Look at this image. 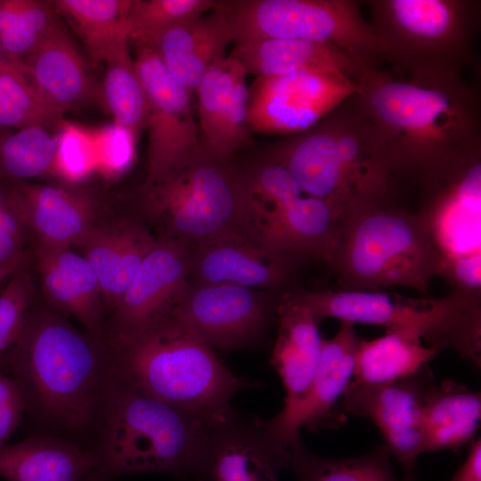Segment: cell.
<instances>
[{
    "label": "cell",
    "instance_id": "6da1fadb",
    "mask_svg": "<svg viewBox=\"0 0 481 481\" xmlns=\"http://www.w3.org/2000/svg\"><path fill=\"white\" fill-rule=\"evenodd\" d=\"M355 98L372 123L396 175L425 188L481 150L477 90L458 72L397 77L365 67Z\"/></svg>",
    "mask_w": 481,
    "mask_h": 481
},
{
    "label": "cell",
    "instance_id": "7a4b0ae2",
    "mask_svg": "<svg viewBox=\"0 0 481 481\" xmlns=\"http://www.w3.org/2000/svg\"><path fill=\"white\" fill-rule=\"evenodd\" d=\"M102 345L112 377L198 418L209 428L234 414L230 401L237 392L257 385L225 366L172 309Z\"/></svg>",
    "mask_w": 481,
    "mask_h": 481
},
{
    "label": "cell",
    "instance_id": "3957f363",
    "mask_svg": "<svg viewBox=\"0 0 481 481\" xmlns=\"http://www.w3.org/2000/svg\"><path fill=\"white\" fill-rule=\"evenodd\" d=\"M39 419L61 431H95L109 378L102 343L53 313L30 311L5 372Z\"/></svg>",
    "mask_w": 481,
    "mask_h": 481
},
{
    "label": "cell",
    "instance_id": "277c9868",
    "mask_svg": "<svg viewBox=\"0 0 481 481\" xmlns=\"http://www.w3.org/2000/svg\"><path fill=\"white\" fill-rule=\"evenodd\" d=\"M209 428L198 418L112 377L91 445L102 481L161 473L201 481Z\"/></svg>",
    "mask_w": 481,
    "mask_h": 481
},
{
    "label": "cell",
    "instance_id": "5b68a950",
    "mask_svg": "<svg viewBox=\"0 0 481 481\" xmlns=\"http://www.w3.org/2000/svg\"><path fill=\"white\" fill-rule=\"evenodd\" d=\"M140 208L160 236L194 246L220 241L266 243L263 207L255 199L245 169L205 150L160 180L143 184Z\"/></svg>",
    "mask_w": 481,
    "mask_h": 481
},
{
    "label": "cell",
    "instance_id": "8992f818",
    "mask_svg": "<svg viewBox=\"0 0 481 481\" xmlns=\"http://www.w3.org/2000/svg\"><path fill=\"white\" fill-rule=\"evenodd\" d=\"M329 264L346 290L402 286L427 295L441 260L420 213L372 203L346 213Z\"/></svg>",
    "mask_w": 481,
    "mask_h": 481
},
{
    "label": "cell",
    "instance_id": "52a82bcc",
    "mask_svg": "<svg viewBox=\"0 0 481 481\" xmlns=\"http://www.w3.org/2000/svg\"><path fill=\"white\" fill-rule=\"evenodd\" d=\"M290 298L319 321L336 318L379 325L442 350L452 348L480 368V295L452 289L442 298H409L381 290L293 289Z\"/></svg>",
    "mask_w": 481,
    "mask_h": 481
},
{
    "label": "cell",
    "instance_id": "ba28073f",
    "mask_svg": "<svg viewBox=\"0 0 481 481\" xmlns=\"http://www.w3.org/2000/svg\"><path fill=\"white\" fill-rule=\"evenodd\" d=\"M387 61L411 74L458 72L470 63L480 28L476 0L367 1Z\"/></svg>",
    "mask_w": 481,
    "mask_h": 481
},
{
    "label": "cell",
    "instance_id": "9c48e42d",
    "mask_svg": "<svg viewBox=\"0 0 481 481\" xmlns=\"http://www.w3.org/2000/svg\"><path fill=\"white\" fill-rule=\"evenodd\" d=\"M355 0L218 1L235 43L260 38L330 44L358 62L379 67L387 53Z\"/></svg>",
    "mask_w": 481,
    "mask_h": 481
},
{
    "label": "cell",
    "instance_id": "30bf717a",
    "mask_svg": "<svg viewBox=\"0 0 481 481\" xmlns=\"http://www.w3.org/2000/svg\"><path fill=\"white\" fill-rule=\"evenodd\" d=\"M481 150L428 187L431 198L419 212L439 253V275L453 289L480 294Z\"/></svg>",
    "mask_w": 481,
    "mask_h": 481
},
{
    "label": "cell",
    "instance_id": "8fae6325",
    "mask_svg": "<svg viewBox=\"0 0 481 481\" xmlns=\"http://www.w3.org/2000/svg\"><path fill=\"white\" fill-rule=\"evenodd\" d=\"M282 293L188 280L172 310L211 348H257L277 322Z\"/></svg>",
    "mask_w": 481,
    "mask_h": 481
},
{
    "label": "cell",
    "instance_id": "7c38bea8",
    "mask_svg": "<svg viewBox=\"0 0 481 481\" xmlns=\"http://www.w3.org/2000/svg\"><path fill=\"white\" fill-rule=\"evenodd\" d=\"M135 68L147 100V177L153 183L203 151L192 92L167 69L154 46L137 45Z\"/></svg>",
    "mask_w": 481,
    "mask_h": 481
},
{
    "label": "cell",
    "instance_id": "4fadbf2b",
    "mask_svg": "<svg viewBox=\"0 0 481 481\" xmlns=\"http://www.w3.org/2000/svg\"><path fill=\"white\" fill-rule=\"evenodd\" d=\"M359 88L353 78L315 70L257 77L249 90V127L267 134L302 133L357 94Z\"/></svg>",
    "mask_w": 481,
    "mask_h": 481
},
{
    "label": "cell",
    "instance_id": "5bb4252c",
    "mask_svg": "<svg viewBox=\"0 0 481 481\" xmlns=\"http://www.w3.org/2000/svg\"><path fill=\"white\" fill-rule=\"evenodd\" d=\"M434 381L426 365L415 374L387 384L352 381L343 397L346 413L367 417L380 430L384 445L403 467L404 481H415L416 459L424 452L423 404Z\"/></svg>",
    "mask_w": 481,
    "mask_h": 481
},
{
    "label": "cell",
    "instance_id": "9a60e30c",
    "mask_svg": "<svg viewBox=\"0 0 481 481\" xmlns=\"http://www.w3.org/2000/svg\"><path fill=\"white\" fill-rule=\"evenodd\" d=\"M361 340L354 323L348 322H341L333 338L323 339L319 365L304 399L290 407H282L274 417L263 420L268 435L280 447L289 449L300 436L301 428H336L346 421L342 401L354 379Z\"/></svg>",
    "mask_w": 481,
    "mask_h": 481
},
{
    "label": "cell",
    "instance_id": "2e32d148",
    "mask_svg": "<svg viewBox=\"0 0 481 481\" xmlns=\"http://www.w3.org/2000/svg\"><path fill=\"white\" fill-rule=\"evenodd\" d=\"M192 244L160 236L113 309L112 337L152 322L178 301L188 281Z\"/></svg>",
    "mask_w": 481,
    "mask_h": 481
},
{
    "label": "cell",
    "instance_id": "e0dca14e",
    "mask_svg": "<svg viewBox=\"0 0 481 481\" xmlns=\"http://www.w3.org/2000/svg\"><path fill=\"white\" fill-rule=\"evenodd\" d=\"M289 449L270 437L263 420L238 412L208 429L201 481H279Z\"/></svg>",
    "mask_w": 481,
    "mask_h": 481
},
{
    "label": "cell",
    "instance_id": "ac0fdd59",
    "mask_svg": "<svg viewBox=\"0 0 481 481\" xmlns=\"http://www.w3.org/2000/svg\"><path fill=\"white\" fill-rule=\"evenodd\" d=\"M246 75L240 63L227 56L210 66L195 89L202 147L220 161H231L252 142Z\"/></svg>",
    "mask_w": 481,
    "mask_h": 481
},
{
    "label": "cell",
    "instance_id": "d6986e66",
    "mask_svg": "<svg viewBox=\"0 0 481 481\" xmlns=\"http://www.w3.org/2000/svg\"><path fill=\"white\" fill-rule=\"evenodd\" d=\"M298 258L267 243L220 241L192 245L188 280L284 292Z\"/></svg>",
    "mask_w": 481,
    "mask_h": 481
},
{
    "label": "cell",
    "instance_id": "ffe728a7",
    "mask_svg": "<svg viewBox=\"0 0 481 481\" xmlns=\"http://www.w3.org/2000/svg\"><path fill=\"white\" fill-rule=\"evenodd\" d=\"M329 115L311 128L277 143L266 161L283 167L306 195L331 204L344 216L358 205L345 174Z\"/></svg>",
    "mask_w": 481,
    "mask_h": 481
},
{
    "label": "cell",
    "instance_id": "44dd1931",
    "mask_svg": "<svg viewBox=\"0 0 481 481\" xmlns=\"http://www.w3.org/2000/svg\"><path fill=\"white\" fill-rule=\"evenodd\" d=\"M29 80L57 113L103 103L86 62L58 19L37 46L19 61Z\"/></svg>",
    "mask_w": 481,
    "mask_h": 481
},
{
    "label": "cell",
    "instance_id": "7402d4cb",
    "mask_svg": "<svg viewBox=\"0 0 481 481\" xmlns=\"http://www.w3.org/2000/svg\"><path fill=\"white\" fill-rule=\"evenodd\" d=\"M329 117L358 208L386 202L396 174L379 135L358 106L355 95Z\"/></svg>",
    "mask_w": 481,
    "mask_h": 481
},
{
    "label": "cell",
    "instance_id": "603a6c76",
    "mask_svg": "<svg viewBox=\"0 0 481 481\" xmlns=\"http://www.w3.org/2000/svg\"><path fill=\"white\" fill-rule=\"evenodd\" d=\"M7 181L17 208L37 243L81 246L95 226L92 202L85 195L61 186Z\"/></svg>",
    "mask_w": 481,
    "mask_h": 481
},
{
    "label": "cell",
    "instance_id": "cb8c5ba5",
    "mask_svg": "<svg viewBox=\"0 0 481 481\" xmlns=\"http://www.w3.org/2000/svg\"><path fill=\"white\" fill-rule=\"evenodd\" d=\"M263 209V233L267 244L299 260L311 258L329 264L343 217L338 208L302 194Z\"/></svg>",
    "mask_w": 481,
    "mask_h": 481
},
{
    "label": "cell",
    "instance_id": "d4e9b609",
    "mask_svg": "<svg viewBox=\"0 0 481 481\" xmlns=\"http://www.w3.org/2000/svg\"><path fill=\"white\" fill-rule=\"evenodd\" d=\"M155 242L146 225L136 218L94 227L81 246L98 277L107 306L116 307Z\"/></svg>",
    "mask_w": 481,
    "mask_h": 481
},
{
    "label": "cell",
    "instance_id": "484cf974",
    "mask_svg": "<svg viewBox=\"0 0 481 481\" xmlns=\"http://www.w3.org/2000/svg\"><path fill=\"white\" fill-rule=\"evenodd\" d=\"M248 74L276 77L303 70L345 76L358 82L367 65L336 46L287 38H260L235 43L230 55Z\"/></svg>",
    "mask_w": 481,
    "mask_h": 481
},
{
    "label": "cell",
    "instance_id": "4316f807",
    "mask_svg": "<svg viewBox=\"0 0 481 481\" xmlns=\"http://www.w3.org/2000/svg\"><path fill=\"white\" fill-rule=\"evenodd\" d=\"M36 260L50 301L74 316L91 336L97 338L103 302L100 282L91 264L70 247L40 243L37 244Z\"/></svg>",
    "mask_w": 481,
    "mask_h": 481
},
{
    "label": "cell",
    "instance_id": "83f0119b",
    "mask_svg": "<svg viewBox=\"0 0 481 481\" xmlns=\"http://www.w3.org/2000/svg\"><path fill=\"white\" fill-rule=\"evenodd\" d=\"M320 321L306 308L281 296L277 322L278 336L271 364L279 374L286 396L283 407H290L306 395L316 373L323 339Z\"/></svg>",
    "mask_w": 481,
    "mask_h": 481
},
{
    "label": "cell",
    "instance_id": "f1b7e54d",
    "mask_svg": "<svg viewBox=\"0 0 481 481\" xmlns=\"http://www.w3.org/2000/svg\"><path fill=\"white\" fill-rule=\"evenodd\" d=\"M94 475V451L69 439L36 436L0 448V476L8 481H85Z\"/></svg>",
    "mask_w": 481,
    "mask_h": 481
},
{
    "label": "cell",
    "instance_id": "f546056e",
    "mask_svg": "<svg viewBox=\"0 0 481 481\" xmlns=\"http://www.w3.org/2000/svg\"><path fill=\"white\" fill-rule=\"evenodd\" d=\"M216 5L210 14L167 31L154 45L168 72L191 92L211 65L226 57L225 49L233 42L228 21Z\"/></svg>",
    "mask_w": 481,
    "mask_h": 481
},
{
    "label": "cell",
    "instance_id": "4dcf8cb0",
    "mask_svg": "<svg viewBox=\"0 0 481 481\" xmlns=\"http://www.w3.org/2000/svg\"><path fill=\"white\" fill-rule=\"evenodd\" d=\"M480 421V392L454 380L434 381L423 404L424 452L457 450L469 444Z\"/></svg>",
    "mask_w": 481,
    "mask_h": 481
},
{
    "label": "cell",
    "instance_id": "1f68e13d",
    "mask_svg": "<svg viewBox=\"0 0 481 481\" xmlns=\"http://www.w3.org/2000/svg\"><path fill=\"white\" fill-rule=\"evenodd\" d=\"M371 340H361L355 360V383L382 385L415 374L442 349L425 346L419 338L386 331Z\"/></svg>",
    "mask_w": 481,
    "mask_h": 481
},
{
    "label": "cell",
    "instance_id": "d6a6232c",
    "mask_svg": "<svg viewBox=\"0 0 481 481\" xmlns=\"http://www.w3.org/2000/svg\"><path fill=\"white\" fill-rule=\"evenodd\" d=\"M56 12L64 16L82 39L93 63L105 62L129 42L127 15L132 0H57Z\"/></svg>",
    "mask_w": 481,
    "mask_h": 481
},
{
    "label": "cell",
    "instance_id": "836d02e7",
    "mask_svg": "<svg viewBox=\"0 0 481 481\" xmlns=\"http://www.w3.org/2000/svg\"><path fill=\"white\" fill-rule=\"evenodd\" d=\"M391 459L384 444L358 456L327 458L310 452L298 436L289 446L288 469L298 481H404Z\"/></svg>",
    "mask_w": 481,
    "mask_h": 481
},
{
    "label": "cell",
    "instance_id": "e575fe53",
    "mask_svg": "<svg viewBox=\"0 0 481 481\" xmlns=\"http://www.w3.org/2000/svg\"><path fill=\"white\" fill-rule=\"evenodd\" d=\"M104 64L103 104L115 124L137 135L145 127L147 100L135 60L130 55L128 42L117 48Z\"/></svg>",
    "mask_w": 481,
    "mask_h": 481
},
{
    "label": "cell",
    "instance_id": "d590c367",
    "mask_svg": "<svg viewBox=\"0 0 481 481\" xmlns=\"http://www.w3.org/2000/svg\"><path fill=\"white\" fill-rule=\"evenodd\" d=\"M58 138L30 126L0 134V179L25 181L54 171Z\"/></svg>",
    "mask_w": 481,
    "mask_h": 481
},
{
    "label": "cell",
    "instance_id": "8d00e7d4",
    "mask_svg": "<svg viewBox=\"0 0 481 481\" xmlns=\"http://www.w3.org/2000/svg\"><path fill=\"white\" fill-rule=\"evenodd\" d=\"M214 0H132L127 15L129 40L154 46L171 29L214 9Z\"/></svg>",
    "mask_w": 481,
    "mask_h": 481
},
{
    "label": "cell",
    "instance_id": "74e56055",
    "mask_svg": "<svg viewBox=\"0 0 481 481\" xmlns=\"http://www.w3.org/2000/svg\"><path fill=\"white\" fill-rule=\"evenodd\" d=\"M34 88L24 69L0 73V128L39 126L53 131L63 123Z\"/></svg>",
    "mask_w": 481,
    "mask_h": 481
},
{
    "label": "cell",
    "instance_id": "f35d334b",
    "mask_svg": "<svg viewBox=\"0 0 481 481\" xmlns=\"http://www.w3.org/2000/svg\"><path fill=\"white\" fill-rule=\"evenodd\" d=\"M33 281L26 264L0 291V369L5 371L31 311Z\"/></svg>",
    "mask_w": 481,
    "mask_h": 481
},
{
    "label": "cell",
    "instance_id": "ab89813d",
    "mask_svg": "<svg viewBox=\"0 0 481 481\" xmlns=\"http://www.w3.org/2000/svg\"><path fill=\"white\" fill-rule=\"evenodd\" d=\"M53 3L27 0L14 21L0 34L6 56L14 62L24 59L57 20Z\"/></svg>",
    "mask_w": 481,
    "mask_h": 481
},
{
    "label": "cell",
    "instance_id": "60d3db41",
    "mask_svg": "<svg viewBox=\"0 0 481 481\" xmlns=\"http://www.w3.org/2000/svg\"><path fill=\"white\" fill-rule=\"evenodd\" d=\"M54 172L69 180H78L97 167L94 133L74 124H61Z\"/></svg>",
    "mask_w": 481,
    "mask_h": 481
},
{
    "label": "cell",
    "instance_id": "b9f144b4",
    "mask_svg": "<svg viewBox=\"0 0 481 481\" xmlns=\"http://www.w3.org/2000/svg\"><path fill=\"white\" fill-rule=\"evenodd\" d=\"M97 168L105 175L118 176L133 164L136 135L117 124L105 126L94 132Z\"/></svg>",
    "mask_w": 481,
    "mask_h": 481
},
{
    "label": "cell",
    "instance_id": "7bdbcfd3",
    "mask_svg": "<svg viewBox=\"0 0 481 481\" xmlns=\"http://www.w3.org/2000/svg\"><path fill=\"white\" fill-rule=\"evenodd\" d=\"M245 171L251 192L263 208L305 194L292 175L276 163L265 161Z\"/></svg>",
    "mask_w": 481,
    "mask_h": 481
},
{
    "label": "cell",
    "instance_id": "ee69618b",
    "mask_svg": "<svg viewBox=\"0 0 481 481\" xmlns=\"http://www.w3.org/2000/svg\"><path fill=\"white\" fill-rule=\"evenodd\" d=\"M0 232L25 241L29 231L12 198L7 180L0 179Z\"/></svg>",
    "mask_w": 481,
    "mask_h": 481
},
{
    "label": "cell",
    "instance_id": "f6af8a7d",
    "mask_svg": "<svg viewBox=\"0 0 481 481\" xmlns=\"http://www.w3.org/2000/svg\"><path fill=\"white\" fill-rule=\"evenodd\" d=\"M464 462L449 481H481V439L475 438L469 444Z\"/></svg>",
    "mask_w": 481,
    "mask_h": 481
},
{
    "label": "cell",
    "instance_id": "bcb514c9",
    "mask_svg": "<svg viewBox=\"0 0 481 481\" xmlns=\"http://www.w3.org/2000/svg\"><path fill=\"white\" fill-rule=\"evenodd\" d=\"M26 411L24 400L12 403L0 409V448L7 444Z\"/></svg>",
    "mask_w": 481,
    "mask_h": 481
},
{
    "label": "cell",
    "instance_id": "7dc6e473",
    "mask_svg": "<svg viewBox=\"0 0 481 481\" xmlns=\"http://www.w3.org/2000/svg\"><path fill=\"white\" fill-rule=\"evenodd\" d=\"M23 240L4 232H0V265L28 258L24 251Z\"/></svg>",
    "mask_w": 481,
    "mask_h": 481
},
{
    "label": "cell",
    "instance_id": "c3c4849f",
    "mask_svg": "<svg viewBox=\"0 0 481 481\" xmlns=\"http://www.w3.org/2000/svg\"><path fill=\"white\" fill-rule=\"evenodd\" d=\"M20 400L24 399L17 384L9 374L0 369V409Z\"/></svg>",
    "mask_w": 481,
    "mask_h": 481
},
{
    "label": "cell",
    "instance_id": "681fc988",
    "mask_svg": "<svg viewBox=\"0 0 481 481\" xmlns=\"http://www.w3.org/2000/svg\"><path fill=\"white\" fill-rule=\"evenodd\" d=\"M28 258L17 260L12 263L0 265V285L2 282H4L5 280H8V278L21 265H25Z\"/></svg>",
    "mask_w": 481,
    "mask_h": 481
},
{
    "label": "cell",
    "instance_id": "f907efd6",
    "mask_svg": "<svg viewBox=\"0 0 481 481\" xmlns=\"http://www.w3.org/2000/svg\"><path fill=\"white\" fill-rule=\"evenodd\" d=\"M21 69L19 62L11 61L4 53L0 43V73L2 72H16Z\"/></svg>",
    "mask_w": 481,
    "mask_h": 481
},
{
    "label": "cell",
    "instance_id": "816d5d0a",
    "mask_svg": "<svg viewBox=\"0 0 481 481\" xmlns=\"http://www.w3.org/2000/svg\"><path fill=\"white\" fill-rule=\"evenodd\" d=\"M85 481H102L100 477L98 475H94L87 479H86Z\"/></svg>",
    "mask_w": 481,
    "mask_h": 481
}]
</instances>
